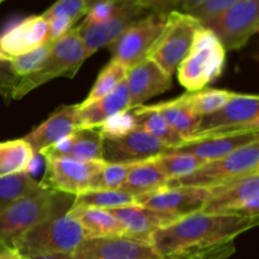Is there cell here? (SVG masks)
I'll list each match as a JSON object with an SVG mask.
<instances>
[{"label": "cell", "instance_id": "cell-1", "mask_svg": "<svg viewBox=\"0 0 259 259\" xmlns=\"http://www.w3.org/2000/svg\"><path fill=\"white\" fill-rule=\"evenodd\" d=\"M259 217L195 212L157 230L149 244L161 258L191 248L230 242L240 234L258 227Z\"/></svg>", "mask_w": 259, "mask_h": 259}, {"label": "cell", "instance_id": "cell-2", "mask_svg": "<svg viewBox=\"0 0 259 259\" xmlns=\"http://www.w3.org/2000/svg\"><path fill=\"white\" fill-rule=\"evenodd\" d=\"M73 200L72 195L42 187L14 201L0 211V244L13 247L30 228L66 215Z\"/></svg>", "mask_w": 259, "mask_h": 259}, {"label": "cell", "instance_id": "cell-3", "mask_svg": "<svg viewBox=\"0 0 259 259\" xmlns=\"http://www.w3.org/2000/svg\"><path fill=\"white\" fill-rule=\"evenodd\" d=\"M227 51L212 30L200 25L189 53L177 67L179 82L187 93L201 90L223 73Z\"/></svg>", "mask_w": 259, "mask_h": 259}, {"label": "cell", "instance_id": "cell-4", "mask_svg": "<svg viewBox=\"0 0 259 259\" xmlns=\"http://www.w3.org/2000/svg\"><path fill=\"white\" fill-rule=\"evenodd\" d=\"M90 55L86 51L76 28L53 42L50 56L40 68L30 75L19 77L12 100H19L34 89L57 77L72 78Z\"/></svg>", "mask_w": 259, "mask_h": 259}, {"label": "cell", "instance_id": "cell-5", "mask_svg": "<svg viewBox=\"0 0 259 259\" xmlns=\"http://www.w3.org/2000/svg\"><path fill=\"white\" fill-rule=\"evenodd\" d=\"M86 239L82 227L68 214L40 223L20 235L13 247L27 259L71 254Z\"/></svg>", "mask_w": 259, "mask_h": 259}, {"label": "cell", "instance_id": "cell-6", "mask_svg": "<svg viewBox=\"0 0 259 259\" xmlns=\"http://www.w3.org/2000/svg\"><path fill=\"white\" fill-rule=\"evenodd\" d=\"M259 172V141L247 144L223 158L209 161L189 176L168 181L169 187L214 189Z\"/></svg>", "mask_w": 259, "mask_h": 259}, {"label": "cell", "instance_id": "cell-7", "mask_svg": "<svg viewBox=\"0 0 259 259\" xmlns=\"http://www.w3.org/2000/svg\"><path fill=\"white\" fill-rule=\"evenodd\" d=\"M200 25L201 24L199 20L195 19L192 15L179 10H171L167 14L166 24L161 34L147 57L153 60L172 77L180 63L189 53L195 32Z\"/></svg>", "mask_w": 259, "mask_h": 259}, {"label": "cell", "instance_id": "cell-8", "mask_svg": "<svg viewBox=\"0 0 259 259\" xmlns=\"http://www.w3.org/2000/svg\"><path fill=\"white\" fill-rule=\"evenodd\" d=\"M258 131L259 98L257 95L238 93L219 110L200 116L199 125L191 139Z\"/></svg>", "mask_w": 259, "mask_h": 259}, {"label": "cell", "instance_id": "cell-9", "mask_svg": "<svg viewBox=\"0 0 259 259\" xmlns=\"http://www.w3.org/2000/svg\"><path fill=\"white\" fill-rule=\"evenodd\" d=\"M201 211L259 217V172L210 189V196Z\"/></svg>", "mask_w": 259, "mask_h": 259}, {"label": "cell", "instance_id": "cell-10", "mask_svg": "<svg viewBox=\"0 0 259 259\" xmlns=\"http://www.w3.org/2000/svg\"><path fill=\"white\" fill-rule=\"evenodd\" d=\"M201 25L217 34L225 51L242 50L259 30V0H242Z\"/></svg>", "mask_w": 259, "mask_h": 259}, {"label": "cell", "instance_id": "cell-11", "mask_svg": "<svg viewBox=\"0 0 259 259\" xmlns=\"http://www.w3.org/2000/svg\"><path fill=\"white\" fill-rule=\"evenodd\" d=\"M167 14L149 12L133 23L118 39L108 46L111 60L118 61L125 67L131 68L147 58L166 24Z\"/></svg>", "mask_w": 259, "mask_h": 259}, {"label": "cell", "instance_id": "cell-12", "mask_svg": "<svg viewBox=\"0 0 259 259\" xmlns=\"http://www.w3.org/2000/svg\"><path fill=\"white\" fill-rule=\"evenodd\" d=\"M46 171L40 186L63 194L77 195L90 190L94 177L105 167L103 159L76 161L63 157H45Z\"/></svg>", "mask_w": 259, "mask_h": 259}, {"label": "cell", "instance_id": "cell-13", "mask_svg": "<svg viewBox=\"0 0 259 259\" xmlns=\"http://www.w3.org/2000/svg\"><path fill=\"white\" fill-rule=\"evenodd\" d=\"M148 13L137 0H121L109 19L89 25L80 23L75 28L91 57L99 50L110 46L133 23Z\"/></svg>", "mask_w": 259, "mask_h": 259}, {"label": "cell", "instance_id": "cell-14", "mask_svg": "<svg viewBox=\"0 0 259 259\" xmlns=\"http://www.w3.org/2000/svg\"><path fill=\"white\" fill-rule=\"evenodd\" d=\"M167 147L147 132L137 128L121 137H104L103 159L105 163H137L166 153Z\"/></svg>", "mask_w": 259, "mask_h": 259}, {"label": "cell", "instance_id": "cell-15", "mask_svg": "<svg viewBox=\"0 0 259 259\" xmlns=\"http://www.w3.org/2000/svg\"><path fill=\"white\" fill-rule=\"evenodd\" d=\"M72 259H162L152 245L126 235L89 238L73 253Z\"/></svg>", "mask_w": 259, "mask_h": 259}, {"label": "cell", "instance_id": "cell-16", "mask_svg": "<svg viewBox=\"0 0 259 259\" xmlns=\"http://www.w3.org/2000/svg\"><path fill=\"white\" fill-rule=\"evenodd\" d=\"M210 196V190L201 187H169L136 197V204L179 219L201 211Z\"/></svg>", "mask_w": 259, "mask_h": 259}, {"label": "cell", "instance_id": "cell-17", "mask_svg": "<svg viewBox=\"0 0 259 259\" xmlns=\"http://www.w3.org/2000/svg\"><path fill=\"white\" fill-rule=\"evenodd\" d=\"M131 110L143 105L147 100L166 93L172 86V77L153 60L144 58L128 70L126 75Z\"/></svg>", "mask_w": 259, "mask_h": 259}, {"label": "cell", "instance_id": "cell-18", "mask_svg": "<svg viewBox=\"0 0 259 259\" xmlns=\"http://www.w3.org/2000/svg\"><path fill=\"white\" fill-rule=\"evenodd\" d=\"M48 39V20L30 15L10 23L0 34V50L9 57L24 55L45 45Z\"/></svg>", "mask_w": 259, "mask_h": 259}, {"label": "cell", "instance_id": "cell-19", "mask_svg": "<svg viewBox=\"0 0 259 259\" xmlns=\"http://www.w3.org/2000/svg\"><path fill=\"white\" fill-rule=\"evenodd\" d=\"M259 141V132L219 134L185 142L177 148L167 149L166 153H185L197 157L202 161H214L233 153L237 149Z\"/></svg>", "mask_w": 259, "mask_h": 259}, {"label": "cell", "instance_id": "cell-20", "mask_svg": "<svg viewBox=\"0 0 259 259\" xmlns=\"http://www.w3.org/2000/svg\"><path fill=\"white\" fill-rule=\"evenodd\" d=\"M80 104L62 105L56 109L40 125L24 137L34 153L39 154L43 149L57 143L65 137L77 131V111Z\"/></svg>", "mask_w": 259, "mask_h": 259}, {"label": "cell", "instance_id": "cell-21", "mask_svg": "<svg viewBox=\"0 0 259 259\" xmlns=\"http://www.w3.org/2000/svg\"><path fill=\"white\" fill-rule=\"evenodd\" d=\"M109 211L124 228L126 237L148 243L154 232L179 220V218L154 211L138 204L110 209Z\"/></svg>", "mask_w": 259, "mask_h": 259}, {"label": "cell", "instance_id": "cell-22", "mask_svg": "<svg viewBox=\"0 0 259 259\" xmlns=\"http://www.w3.org/2000/svg\"><path fill=\"white\" fill-rule=\"evenodd\" d=\"M45 157H63L76 161H98L103 156V136L99 128L77 129L40 152Z\"/></svg>", "mask_w": 259, "mask_h": 259}, {"label": "cell", "instance_id": "cell-23", "mask_svg": "<svg viewBox=\"0 0 259 259\" xmlns=\"http://www.w3.org/2000/svg\"><path fill=\"white\" fill-rule=\"evenodd\" d=\"M131 110L126 78L104 98L94 101L86 106H78L77 111V129L99 128L106 119L121 111Z\"/></svg>", "mask_w": 259, "mask_h": 259}, {"label": "cell", "instance_id": "cell-24", "mask_svg": "<svg viewBox=\"0 0 259 259\" xmlns=\"http://www.w3.org/2000/svg\"><path fill=\"white\" fill-rule=\"evenodd\" d=\"M67 214L82 227L86 239L125 235L124 228L119 224L118 220L110 214L109 210L98 209V207L72 206L68 210Z\"/></svg>", "mask_w": 259, "mask_h": 259}, {"label": "cell", "instance_id": "cell-25", "mask_svg": "<svg viewBox=\"0 0 259 259\" xmlns=\"http://www.w3.org/2000/svg\"><path fill=\"white\" fill-rule=\"evenodd\" d=\"M168 185V179L158 169L152 159L138 162L126 176L120 191L136 197L151 194Z\"/></svg>", "mask_w": 259, "mask_h": 259}, {"label": "cell", "instance_id": "cell-26", "mask_svg": "<svg viewBox=\"0 0 259 259\" xmlns=\"http://www.w3.org/2000/svg\"><path fill=\"white\" fill-rule=\"evenodd\" d=\"M148 106L153 110L158 111L163 116L164 120L171 125V128L181 138L185 139V142L192 138L197 125H199L200 116L192 113L185 104L181 103L179 98Z\"/></svg>", "mask_w": 259, "mask_h": 259}, {"label": "cell", "instance_id": "cell-27", "mask_svg": "<svg viewBox=\"0 0 259 259\" xmlns=\"http://www.w3.org/2000/svg\"><path fill=\"white\" fill-rule=\"evenodd\" d=\"M132 113L137 116L139 129L147 132L152 137L158 139L168 149L177 148V147L185 143V139L181 138L171 128V125L164 120L163 116L158 111L153 110L149 106L141 105L138 108L133 109Z\"/></svg>", "mask_w": 259, "mask_h": 259}, {"label": "cell", "instance_id": "cell-28", "mask_svg": "<svg viewBox=\"0 0 259 259\" xmlns=\"http://www.w3.org/2000/svg\"><path fill=\"white\" fill-rule=\"evenodd\" d=\"M35 153L24 139L0 143V177L29 171Z\"/></svg>", "mask_w": 259, "mask_h": 259}, {"label": "cell", "instance_id": "cell-29", "mask_svg": "<svg viewBox=\"0 0 259 259\" xmlns=\"http://www.w3.org/2000/svg\"><path fill=\"white\" fill-rule=\"evenodd\" d=\"M237 94L234 91L219 90V89H201L192 93H185L184 95L179 96V99L192 113L199 116H204L219 110Z\"/></svg>", "mask_w": 259, "mask_h": 259}, {"label": "cell", "instance_id": "cell-30", "mask_svg": "<svg viewBox=\"0 0 259 259\" xmlns=\"http://www.w3.org/2000/svg\"><path fill=\"white\" fill-rule=\"evenodd\" d=\"M42 189L29 172L0 177V211L17 200Z\"/></svg>", "mask_w": 259, "mask_h": 259}, {"label": "cell", "instance_id": "cell-31", "mask_svg": "<svg viewBox=\"0 0 259 259\" xmlns=\"http://www.w3.org/2000/svg\"><path fill=\"white\" fill-rule=\"evenodd\" d=\"M128 70L129 68L125 67L124 65H121L120 62L111 60L110 62L101 70V72L99 73L98 78H96L90 94H89L88 98H86L80 105H89V104L104 98V96H106L108 94H110L111 91L115 90V89L126 78Z\"/></svg>", "mask_w": 259, "mask_h": 259}, {"label": "cell", "instance_id": "cell-32", "mask_svg": "<svg viewBox=\"0 0 259 259\" xmlns=\"http://www.w3.org/2000/svg\"><path fill=\"white\" fill-rule=\"evenodd\" d=\"M152 161L168 181L189 176L206 163V161L185 153H163Z\"/></svg>", "mask_w": 259, "mask_h": 259}, {"label": "cell", "instance_id": "cell-33", "mask_svg": "<svg viewBox=\"0 0 259 259\" xmlns=\"http://www.w3.org/2000/svg\"><path fill=\"white\" fill-rule=\"evenodd\" d=\"M136 204V199L132 195L120 190H100L88 191L75 196L72 206L98 207V209H116Z\"/></svg>", "mask_w": 259, "mask_h": 259}, {"label": "cell", "instance_id": "cell-34", "mask_svg": "<svg viewBox=\"0 0 259 259\" xmlns=\"http://www.w3.org/2000/svg\"><path fill=\"white\" fill-rule=\"evenodd\" d=\"M137 163H106L105 167L93 179L89 191L120 190L126 176Z\"/></svg>", "mask_w": 259, "mask_h": 259}, {"label": "cell", "instance_id": "cell-35", "mask_svg": "<svg viewBox=\"0 0 259 259\" xmlns=\"http://www.w3.org/2000/svg\"><path fill=\"white\" fill-rule=\"evenodd\" d=\"M52 45V42H46L45 45L30 51V52L13 57L10 60V63H12L15 75L18 77H23V76L30 75V73L35 72L38 68H40V66L45 63V61L50 56Z\"/></svg>", "mask_w": 259, "mask_h": 259}, {"label": "cell", "instance_id": "cell-36", "mask_svg": "<svg viewBox=\"0 0 259 259\" xmlns=\"http://www.w3.org/2000/svg\"><path fill=\"white\" fill-rule=\"evenodd\" d=\"M235 253L234 240L201 248H191L167 255L163 259H228Z\"/></svg>", "mask_w": 259, "mask_h": 259}, {"label": "cell", "instance_id": "cell-37", "mask_svg": "<svg viewBox=\"0 0 259 259\" xmlns=\"http://www.w3.org/2000/svg\"><path fill=\"white\" fill-rule=\"evenodd\" d=\"M132 110L121 111V113L115 114V115L110 116L106 119L99 129H100L101 136L104 137H121L125 134L131 133L134 129L138 128V121H137V116Z\"/></svg>", "mask_w": 259, "mask_h": 259}, {"label": "cell", "instance_id": "cell-38", "mask_svg": "<svg viewBox=\"0 0 259 259\" xmlns=\"http://www.w3.org/2000/svg\"><path fill=\"white\" fill-rule=\"evenodd\" d=\"M88 9V0H57L42 15L47 20L53 18H66L76 23L81 17L86 15Z\"/></svg>", "mask_w": 259, "mask_h": 259}, {"label": "cell", "instance_id": "cell-39", "mask_svg": "<svg viewBox=\"0 0 259 259\" xmlns=\"http://www.w3.org/2000/svg\"><path fill=\"white\" fill-rule=\"evenodd\" d=\"M239 2H242V0H206L204 4H201L194 12L190 13V15H192L195 19L199 20L200 24H202V23L220 15L225 10L230 9Z\"/></svg>", "mask_w": 259, "mask_h": 259}, {"label": "cell", "instance_id": "cell-40", "mask_svg": "<svg viewBox=\"0 0 259 259\" xmlns=\"http://www.w3.org/2000/svg\"><path fill=\"white\" fill-rule=\"evenodd\" d=\"M121 0H95L93 4H90L88 12H86L85 19L82 20V24H96L104 20L109 19L116 8L119 7Z\"/></svg>", "mask_w": 259, "mask_h": 259}, {"label": "cell", "instance_id": "cell-41", "mask_svg": "<svg viewBox=\"0 0 259 259\" xmlns=\"http://www.w3.org/2000/svg\"><path fill=\"white\" fill-rule=\"evenodd\" d=\"M18 81L19 77L13 71L10 61L0 60V96L4 98L5 101L12 100Z\"/></svg>", "mask_w": 259, "mask_h": 259}, {"label": "cell", "instance_id": "cell-42", "mask_svg": "<svg viewBox=\"0 0 259 259\" xmlns=\"http://www.w3.org/2000/svg\"><path fill=\"white\" fill-rule=\"evenodd\" d=\"M75 23L66 18H53V19L48 20V39L47 42H56L67 34L71 29L73 28Z\"/></svg>", "mask_w": 259, "mask_h": 259}, {"label": "cell", "instance_id": "cell-43", "mask_svg": "<svg viewBox=\"0 0 259 259\" xmlns=\"http://www.w3.org/2000/svg\"><path fill=\"white\" fill-rule=\"evenodd\" d=\"M147 12L153 13H169L171 10H176L180 0H137Z\"/></svg>", "mask_w": 259, "mask_h": 259}, {"label": "cell", "instance_id": "cell-44", "mask_svg": "<svg viewBox=\"0 0 259 259\" xmlns=\"http://www.w3.org/2000/svg\"><path fill=\"white\" fill-rule=\"evenodd\" d=\"M205 2H206V0H180L179 4H177L176 10L190 14V13L194 12L196 8H199L200 5L204 4Z\"/></svg>", "mask_w": 259, "mask_h": 259}, {"label": "cell", "instance_id": "cell-45", "mask_svg": "<svg viewBox=\"0 0 259 259\" xmlns=\"http://www.w3.org/2000/svg\"><path fill=\"white\" fill-rule=\"evenodd\" d=\"M0 259H27L19 250L10 245L0 244Z\"/></svg>", "mask_w": 259, "mask_h": 259}, {"label": "cell", "instance_id": "cell-46", "mask_svg": "<svg viewBox=\"0 0 259 259\" xmlns=\"http://www.w3.org/2000/svg\"><path fill=\"white\" fill-rule=\"evenodd\" d=\"M32 259H72L71 254H56V255H43V257H35Z\"/></svg>", "mask_w": 259, "mask_h": 259}, {"label": "cell", "instance_id": "cell-47", "mask_svg": "<svg viewBox=\"0 0 259 259\" xmlns=\"http://www.w3.org/2000/svg\"><path fill=\"white\" fill-rule=\"evenodd\" d=\"M0 60H3V61H10V60H12V57H9V56H8V55H5V53L3 52L2 50H0Z\"/></svg>", "mask_w": 259, "mask_h": 259}, {"label": "cell", "instance_id": "cell-48", "mask_svg": "<svg viewBox=\"0 0 259 259\" xmlns=\"http://www.w3.org/2000/svg\"><path fill=\"white\" fill-rule=\"evenodd\" d=\"M94 2H95V0H88V4H89V7H90V4H93Z\"/></svg>", "mask_w": 259, "mask_h": 259}, {"label": "cell", "instance_id": "cell-49", "mask_svg": "<svg viewBox=\"0 0 259 259\" xmlns=\"http://www.w3.org/2000/svg\"><path fill=\"white\" fill-rule=\"evenodd\" d=\"M3 2H5V0H0V4H2V3H3Z\"/></svg>", "mask_w": 259, "mask_h": 259}, {"label": "cell", "instance_id": "cell-50", "mask_svg": "<svg viewBox=\"0 0 259 259\" xmlns=\"http://www.w3.org/2000/svg\"><path fill=\"white\" fill-rule=\"evenodd\" d=\"M162 259H163V258H162Z\"/></svg>", "mask_w": 259, "mask_h": 259}]
</instances>
